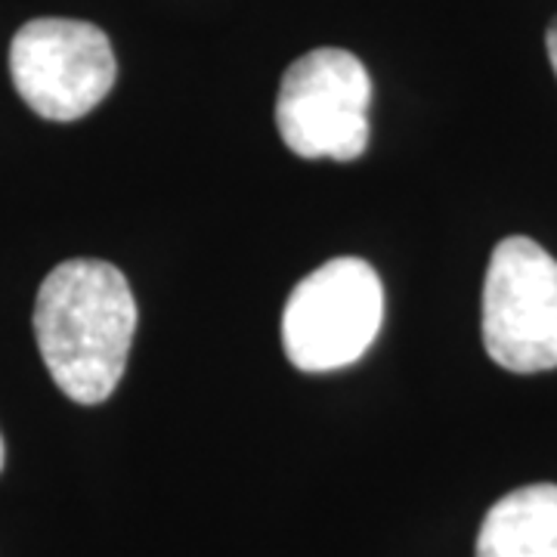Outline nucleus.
<instances>
[{"label":"nucleus","mask_w":557,"mask_h":557,"mask_svg":"<svg viewBox=\"0 0 557 557\" xmlns=\"http://www.w3.org/2000/svg\"><path fill=\"white\" fill-rule=\"evenodd\" d=\"M478 557H557V486L533 483L486 511Z\"/></svg>","instance_id":"nucleus-6"},{"label":"nucleus","mask_w":557,"mask_h":557,"mask_svg":"<svg viewBox=\"0 0 557 557\" xmlns=\"http://www.w3.org/2000/svg\"><path fill=\"white\" fill-rule=\"evenodd\" d=\"M0 471H3V437H0Z\"/></svg>","instance_id":"nucleus-8"},{"label":"nucleus","mask_w":557,"mask_h":557,"mask_svg":"<svg viewBox=\"0 0 557 557\" xmlns=\"http://www.w3.org/2000/svg\"><path fill=\"white\" fill-rule=\"evenodd\" d=\"M545 47H548V60H552V69L557 75V20L548 25V35H545Z\"/></svg>","instance_id":"nucleus-7"},{"label":"nucleus","mask_w":557,"mask_h":557,"mask_svg":"<svg viewBox=\"0 0 557 557\" xmlns=\"http://www.w3.org/2000/svg\"><path fill=\"white\" fill-rule=\"evenodd\" d=\"M137 300L119 267L65 260L40 282L35 338L53 384L81 406L109 399L127 369Z\"/></svg>","instance_id":"nucleus-1"},{"label":"nucleus","mask_w":557,"mask_h":557,"mask_svg":"<svg viewBox=\"0 0 557 557\" xmlns=\"http://www.w3.org/2000/svg\"><path fill=\"white\" fill-rule=\"evenodd\" d=\"M369 102L372 78L354 53L310 50L278 84V137L300 159L357 161L369 146Z\"/></svg>","instance_id":"nucleus-3"},{"label":"nucleus","mask_w":557,"mask_h":557,"mask_svg":"<svg viewBox=\"0 0 557 557\" xmlns=\"http://www.w3.org/2000/svg\"><path fill=\"white\" fill-rule=\"evenodd\" d=\"M483 347L502 369H557V260L527 236L496 245L483 282Z\"/></svg>","instance_id":"nucleus-4"},{"label":"nucleus","mask_w":557,"mask_h":557,"mask_svg":"<svg viewBox=\"0 0 557 557\" xmlns=\"http://www.w3.org/2000/svg\"><path fill=\"white\" fill-rule=\"evenodd\" d=\"M384 322V285L369 260L335 258L300 278L282 310V347L300 372L354 366Z\"/></svg>","instance_id":"nucleus-2"},{"label":"nucleus","mask_w":557,"mask_h":557,"mask_svg":"<svg viewBox=\"0 0 557 557\" xmlns=\"http://www.w3.org/2000/svg\"><path fill=\"white\" fill-rule=\"evenodd\" d=\"M10 78L25 106L47 121L94 112L119 78L106 32L81 20H32L10 44Z\"/></svg>","instance_id":"nucleus-5"}]
</instances>
